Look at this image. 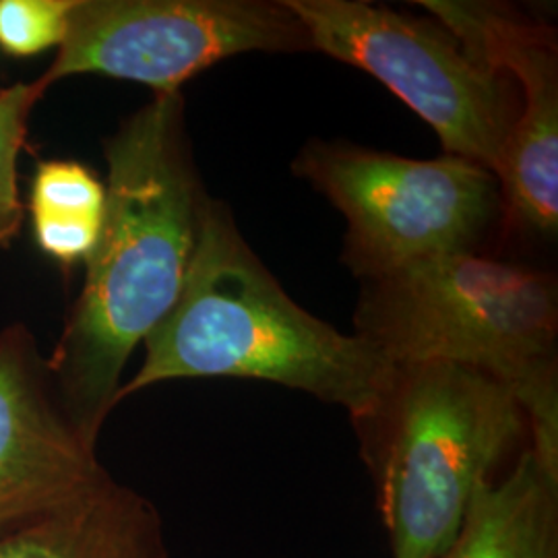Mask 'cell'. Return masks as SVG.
<instances>
[{
    "instance_id": "3957f363",
    "label": "cell",
    "mask_w": 558,
    "mask_h": 558,
    "mask_svg": "<svg viewBox=\"0 0 558 558\" xmlns=\"http://www.w3.org/2000/svg\"><path fill=\"white\" fill-rule=\"evenodd\" d=\"M356 333L393 364L449 362L484 373L518 399L532 449L558 468L555 281L459 251L366 279Z\"/></svg>"
},
{
    "instance_id": "7c38bea8",
    "label": "cell",
    "mask_w": 558,
    "mask_h": 558,
    "mask_svg": "<svg viewBox=\"0 0 558 558\" xmlns=\"http://www.w3.org/2000/svg\"><path fill=\"white\" fill-rule=\"evenodd\" d=\"M29 214L41 251L71 267L89 259L98 244L106 184L80 161H40L29 191Z\"/></svg>"
},
{
    "instance_id": "6da1fadb",
    "label": "cell",
    "mask_w": 558,
    "mask_h": 558,
    "mask_svg": "<svg viewBox=\"0 0 558 558\" xmlns=\"http://www.w3.org/2000/svg\"><path fill=\"white\" fill-rule=\"evenodd\" d=\"M179 94H158L106 141L100 239L54 354L50 379L81 437L96 447L119 405L120 377L174 308L207 195L189 156Z\"/></svg>"
},
{
    "instance_id": "5bb4252c",
    "label": "cell",
    "mask_w": 558,
    "mask_h": 558,
    "mask_svg": "<svg viewBox=\"0 0 558 558\" xmlns=\"http://www.w3.org/2000/svg\"><path fill=\"white\" fill-rule=\"evenodd\" d=\"M75 0H0V50L29 59L66 38Z\"/></svg>"
},
{
    "instance_id": "5b68a950",
    "label": "cell",
    "mask_w": 558,
    "mask_h": 558,
    "mask_svg": "<svg viewBox=\"0 0 558 558\" xmlns=\"http://www.w3.org/2000/svg\"><path fill=\"white\" fill-rule=\"evenodd\" d=\"M313 50L373 75L447 151L495 174L518 122L513 80L474 59L439 21L356 0H283Z\"/></svg>"
},
{
    "instance_id": "7a4b0ae2",
    "label": "cell",
    "mask_w": 558,
    "mask_h": 558,
    "mask_svg": "<svg viewBox=\"0 0 558 558\" xmlns=\"http://www.w3.org/2000/svg\"><path fill=\"white\" fill-rule=\"evenodd\" d=\"M124 398L177 379L276 383L364 418L396 364L359 333L313 317L242 239L230 209L205 199L193 260L174 308L145 338Z\"/></svg>"
},
{
    "instance_id": "8fae6325",
    "label": "cell",
    "mask_w": 558,
    "mask_h": 558,
    "mask_svg": "<svg viewBox=\"0 0 558 558\" xmlns=\"http://www.w3.org/2000/svg\"><path fill=\"white\" fill-rule=\"evenodd\" d=\"M440 558H558V468L527 447L505 478L480 488Z\"/></svg>"
},
{
    "instance_id": "52a82bcc",
    "label": "cell",
    "mask_w": 558,
    "mask_h": 558,
    "mask_svg": "<svg viewBox=\"0 0 558 558\" xmlns=\"http://www.w3.org/2000/svg\"><path fill=\"white\" fill-rule=\"evenodd\" d=\"M313 50L286 2L267 0H75L66 38L41 75L143 83L158 94L244 52Z\"/></svg>"
},
{
    "instance_id": "9c48e42d",
    "label": "cell",
    "mask_w": 558,
    "mask_h": 558,
    "mask_svg": "<svg viewBox=\"0 0 558 558\" xmlns=\"http://www.w3.org/2000/svg\"><path fill=\"white\" fill-rule=\"evenodd\" d=\"M106 472L60 405L36 339L0 333V536L57 507Z\"/></svg>"
},
{
    "instance_id": "8992f818",
    "label": "cell",
    "mask_w": 558,
    "mask_h": 558,
    "mask_svg": "<svg viewBox=\"0 0 558 558\" xmlns=\"http://www.w3.org/2000/svg\"><path fill=\"white\" fill-rule=\"evenodd\" d=\"M294 172L348 221L343 260L364 279L474 251L499 207V182L474 161L410 160L341 141H313Z\"/></svg>"
},
{
    "instance_id": "ba28073f",
    "label": "cell",
    "mask_w": 558,
    "mask_h": 558,
    "mask_svg": "<svg viewBox=\"0 0 558 558\" xmlns=\"http://www.w3.org/2000/svg\"><path fill=\"white\" fill-rule=\"evenodd\" d=\"M480 62L518 81L521 110L497 172L513 226L542 236L558 228V60L548 25L493 2H420Z\"/></svg>"
},
{
    "instance_id": "277c9868",
    "label": "cell",
    "mask_w": 558,
    "mask_h": 558,
    "mask_svg": "<svg viewBox=\"0 0 558 558\" xmlns=\"http://www.w3.org/2000/svg\"><path fill=\"white\" fill-rule=\"evenodd\" d=\"M393 557L440 558L527 420L499 380L449 362L396 364L379 403L354 420Z\"/></svg>"
},
{
    "instance_id": "30bf717a",
    "label": "cell",
    "mask_w": 558,
    "mask_h": 558,
    "mask_svg": "<svg viewBox=\"0 0 558 558\" xmlns=\"http://www.w3.org/2000/svg\"><path fill=\"white\" fill-rule=\"evenodd\" d=\"M0 558H168L151 500L108 472L0 536Z\"/></svg>"
},
{
    "instance_id": "4fadbf2b",
    "label": "cell",
    "mask_w": 558,
    "mask_h": 558,
    "mask_svg": "<svg viewBox=\"0 0 558 558\" xmlns=\"http://www.w3.org/2000/svg\"><path fill=\"white\" fill-rule=\"evenodd\" d=\"M46 92L40 80L0 89V246L17 236L25 207L21 203L17 161L27 119Z\"/></svg>"
}]
</instances>
